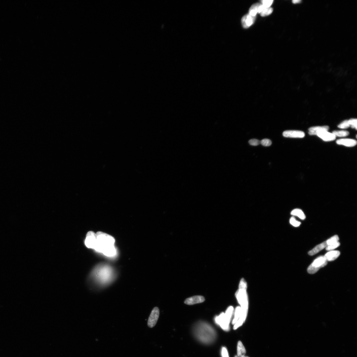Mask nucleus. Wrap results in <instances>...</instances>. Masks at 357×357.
<instances>
[{
	"label": "nucleus",
	"mask_w": 357,
	"mask_h": 357,
	"mask_svg": "<svg viewBox=\"0 0 357 357\" xmlns=\"http://www.w3.org/2000/svg\"><path fill=\"white\" fill-rule=\"evenodd\" d=\"M115 242L114 238L111 236L103 232H97L94 249L106 256L114 257L117 252Z\"/></svg>",
	"instance_id": "1"
},
{
	"label": "nucleus",
	"mask_w": 357,
	"mask_h": 357,
	"mask_svg": "<svg viewBox=\"0 0 357 357\" xmlns=\"http://www.w3.org/2000/svg\"><path fill=\"white\" fill-rule=\"evenodd\" d=\"M247 283L243 279L240 281L239 285V289L235 294L239 304L240 305L241 315L237 321V323L242 325L244 323L247 317L248 310L249 302L247 293Z\"/></svg>",
	"instance_id": "2"
},
{
	"label": "nucleus",
	"mask_w": 357,
	"mask_h": 357,
	"mask_svg": "<svg viewBox=\"0 0 357 357\" xmlns=\"http://www.w3.org/2000/svg\"><path fill=\"white\" fill-rule=\"evenodd\" d=\"M196 336L200 341L206 344H211L214 341L216 337L215 331L208 325H200L195 330Z\"/></svg>",
	"instance_id": "3"
},
{
	"label": "nucleus",
	"mask_w": 357,
	"mask_h": 357,
	"mask_svg": "<svg viewBox=\"0 0 357 357\" xmlns=\"http://www.w3.org/2000/svg\"><path fill=\"white\" fill-rule=\"evenodd\" d=\"M234 308L233 307H229L226 311V313H222L216 319V321L221 327L223 330L228 331L230 329L229 324L234 313Z\"/></svg>",
	"instance_id": "4"
},
{
	"label": "nucleus",
	"mask_w": 357,
	"mask_h": 357,
	"mask_svg": "<svg viewBox=\"0 0 357 357\" xmlns=\"http://www.w3.org/2000/svg\"><path fill=\"white\" fill-rule=\"evenodd\" d=\"M327 261L324 256H320L315 259L308 267L307 271L309 273L314 274L316 273L321 268L326 266Z\"/></svg>",
	"instance_id": "5"
},
{
	"label": "nucleus",
	"mask_w": 357,
	"mask_h": 357,
	"mask_svg": "<svg viewBox=\"0 0 357 357\" xmlns=\"http://www.w3.org/2000/svg\"><path fill=\"white\" fill-rule=\"evenodd\" d=\"M159 310L157 307H155L153 309L149 318L148 325L151 328L154 327L157 322L159 316Z\"/></svg>",
	"instance_id": "6"
},
{
	"label": "nucleus",
	"mask_w": 357,
	"mask_h": 357,
	"mask_svg": "<svg viewBox=\"0 0 357 357\" xmlns=\"http://www.w3.org/2000/svg\"><path fill=\"white\" fill-rule=\"evenodd\" d=\"M96 240V234L92 231L88 232L87 233L85 241V244L86 246L88 248L94 249Z\"/></svg>",
	"instance_id": "7"
},
{
	"label": "nucleus",
	"mask_w": 357,
	"mask_h": 357,
	"mask_svg": "<svg viewBox=\"0 0 357 357\" xmlns=\"http://www.w3.org/2000/svg\"><path fill=\"white\" fill-rule=\"evenodd\" d=\"M283 135L286 138H303L305 134L304 132L299 130H286L283 133Z\"/></svg>",
	"instance_id": "8"
},
{
	"label": "nucleus",
	"mask_w": 357,
	"mask_h": 357,
	"mask_svg": "<svg viewBox=\"0 0 357 357\" xmlns=\"http://www.w3.org/2000/svg\"><path fill=\"white\" fill-rule=\"evenodd\" d=\"M205 298L203 296H194L186 299L184 301V303L187 305H192L203 302H205Z\"/></svg>",
	"instance_id": "9"
},
{
	"label": "nucleus",
	"mask_w": 357,
	"mask_h": 357,
	"mask_svg": "<svg viewBox=\"0 0 357 357\" xmlns=\"http://www.w3.org/2000/svg\"><path fill=\"white\" fill-rule=\"evenodd\" d=\"M256 17L253 16L249 14L245 15L241 19V23L245 28L250 27L254 23Z\"/></svg>",
	"instance_id": "10"
},
{
	"label": "nucleus",
	"mask_w": 357,
	"mask_h": 357,
	"mask_svg": "<svg viewBox=\"0 0 357 357\" xmlns=\"http://www.w3.org/2000/svg\"><path fill=\"white\" fill-rule=\"evenodd\" d=\"M324 141L329 142L334 141L336 138V136L332 133H331L326 131H321L317 135Z\"/></svg>",
	"instance_id": "11"
},
{
	"label": "nucleus",
	"mask_w": 357,
	"mask_h": 357,
	"mask_svg": "<svg viewBox=\"0 0 357 357\" xmlns=\"http://www.w3.org/2000/svg\"><path fill=\"white\" fill-rule=\"evenodd\" d=\"M329 129V126L327 125L311 127L308 129V133L311 135H317L318 133L321 131H328Z\"/></svg>",
	"instance_id": "12"
},
{
	"label": "nucleus",
	"mask_w": 357,
	"mask_h": 357,
	"mask_svg": "<svg viewBox=\"0 0 357 357\" xmlns=\"http://www.w3.org/2000/svg\"><path fill=\"white\" fill-rule=\"evenodd\" d=\"M336 143L338 145H343L347 147H353L357 144L356 140L351 139H341L338 140L336 141Z\"/></svg>",
	"instance_id": "13"
},
{
	"label": "nucleus",
	"mask_w": 357,
	"mask_h": 357,
	"mask_svg": "<svg viewBox=\"0 0 357 357\" xmlns=\"http://www.w3.org/2000/svg\"><path fill=\"white\" fill-rule=\"evenodd\" d=\"M340 254L338 251H332L327 253L324 256L327 261H332L337 259Z\"/></svg>",
	"instance_id": "14"
},
{
	"label": "nucleus",
	"mask_w": 357,
	"mask_h": 357,
	"mask_svg": "<svg viewBox=\"0 0 357 357\" xmlns=\"http://www.w3.org/2000/svg\"><path fill=\"white\" fill-rule=\"evenodd\" d=\"M327 246V245L326 243V241H324L323 243L317 245L313 249L309 251L308 254L310 256L314 255L319 252L320 251L323 250V249L326 247Z\"/></svg>",
	"instance_id": "15"
},
{
	"label": "nucleus",
	"mask_w": 357,
	"mask_h": 357,
	"mask_svg": "<svg viewBox=\"0 0 357 357\" xmlns=\"http://www.w3.org/2000/svg\"><path fill=\"white\" fill-rule=\"evenodd\" d=\"M260 4L259 3H256L252 6L249 9V14L253 16L256 17V15L259 12Z\"/></svg>",
	"instance_id": "16"
},
{
	"label": "nucleus",
	"mask_w": 357,
	"mask_h": 357,
	"mask_svg": "<svg viewBox=\"0 0 357 357\" xmlns=\"http://www.w3.org/2000/svg\"><path fill=\"white\" fill-rule=\"evenodd\" d=\"M246 351L243 343L240 341H239L237 346V354L239 357H242L244 356Z\"/></svg>",
	"instance_id": "17"
},
{
	"label": "nucleus",
	"mask_w": 357,
	"mask_h": 357,
	"mask_svg": "<svg viewBox=\"0 0 357 357\" xmlns=\"http://www.w3.org/2000/svg\"><path fill=\"white\" fill-rule=\"evenodd\" d=\"M234 312V316L232 321V324L233 325H235L237 322L241 317V311L240 307H237L236 308Z\"/></svg>",
	"instance_id": "18"
},
{
	"label": "nucleus",
	"mask_w": 357,
	"mask_h": 357,
	"mask_svg": "<svg viewBox=\"0 0 357 357\" xmlns=\"http://www.w3.org/2000/svg\"><path fill=\"white\" fill-rule=\"evenodd\" d=\"M291 214L293 215L297 216L298 217L302 220L305 219L306 217L304 212L300 209H296L293 210L291 212Z\"/></svg>",
	"instance_id": "19"
},
{
	"label": "nucleus",
	"mask_w": 357,
	"mask_h": 357,
	"mask_svg": "<svg viewBox=\"0 0 357 357\" xmlns=\"http://www.w3.org/2000/svg\"><path fill=\"white\" fill-rule=\"evenodd\" d=\"M273 9L270 7L266 8L262 5V8L259 14L262 17L266 16L271 14L273 12Z\"/></svg>",
	"instance_id": "20"
},
{
	"label": "nucleus",
	"mask_w": 357,
	"mask_h": 357,
	"mask_svg": "<svg viewBox=\"0 0 357 357\" xmlns=\"http://www.w3.org/2000/svg\"><path fill=\"white\" fill-rule=\"evenodd\" d=\"M332 133L336 137L337 136L341 137H347L349 134V132L346 130H335Z\"/></svg>",
	"instance_id": "21"
},
{
	"label": "nucleus",
	"mask_w": 357,
	"mask_h": 357,
	"mask_svg": "<svg viewBox=\"0 0 357 357\" xmlns=\"http://www.w3.org/2000/svg\"><path fill=\"white\" fill-rule=\"evenodd\" d=\"M339 240V238L337 235H335L334 236L331 237L329 239H328L326 241V243L327 245H330L331 244L335 243L336 242L338 241Z\"/></svg>",
	"instance_id": "22"
},
{
	"label": "nucleus",
	"mask_w": 357,
	"mask_h": 357,
	"mask_svg": "<svg viewBox=\"0 0 357 357\" xmlns=\"http://www.w3.org/2000/svg\"><path fill=\"white\" fill-rule=\"evenodd\" d=\"M350 127L348 120H346L341 122L338 126L339 128L342 129H346L349 128Z\"/></svg>",
	"instance_id": "23"
},
{
	"label": "nucleus",
	"mask_w": 357,
	"mask_h": 357,
	"mask_svg": "<svg viewBox=\"0 0 357 357\" xmlns=\"http://www.w3.org/2000/svg\"><path fill=\"white\" fill-rule=\"evenodd\" d=\"M348 122L350 126L352 128L357 129V119L352 118L348 120Z\"/></svg>",
	"instance_id": "24"
},
{
	"label": "nucleus",
	"mask_w": 357,
	"mask_h": 357,
	"mask_svg": "<svg viewBox=\"0 0 357 357\" xmlns=\"http://www.w3.org/2000/svg\"><path fill=\"white\" fill-rule=\"evenodd\" d=\"M340 243L339 241L336 242L335 243L331 244L330 245L327 246L326 248V250L327 251L332 250L339 247L340 246Z\"/></svg>",
	"instance_id": "25"
},
{
	"label": "nucleus",
	"mask_w": 357,
	"mask_h": 357,
	"mask_svg": "<svg viewBox=\"0 0 357 357\" xmlns=\"http://www.w3.org/2000/svg\"><path fill=\"white\" fill-rule=\"evenodd\" d=\"M290 223L293 226L295 227H299L301 224V223L296 220L294 217H292L290 220Z\"/></svg>",
	"instance_id": "26"
},
{
	"label": "nucleus",
	"mask_w": 357,
	"mask_h": 357,
	"mask_svg": "<svg viewBox=\"0 0 357 357\" xmlns=\"http://www.w3.org/2000/svg\"><path fill=\"white\" fill-rule=\"evenodd\" d=\"M261 1L262 5L264 7L268 8L270 7V6L272 4L273 1V0H263Z\"/></svg>",
	"instance_id": "27"
},
{
	"label": "nucleus",
	"mask_w": 357,
	"mask_h": 357,
	"mask_svg": "<svg viewBox=\"0 0 357 357\" xmlns=\"http://www.w3.org/2000/svg\"><path fill=\"white\" fill-rule=\"evenodd\" d=\"M260 144L264 146H268L272 145V142L269 139H264L261 140Z\"/></svg>",
	"instance_id": "28"
},
{
	"label": "nucleus",
	"mask_w": 357,
	"mask_h": 357,
	"mask_svg": "<svg viewBox=\"0 0 357 357\" xmlns=\"http://www.w3.org/2000/svg\"><path fill=\"white\" fill-rule=\"evenodd\" d=\"M249 144L253 146H257L260 144V141L256 139H251L249 141Z\"/></svg>",
	"instance_id": "29"
},
{
	"label": "nucleus",
	"mask_w": 357,
	"mask_h": 357,
	"mask_svg": "<svg viewBox=\"0 0 357 357\" xmlns=\"http://www.w3.org/2000/svg\"><path fill=\"white\" fill-rule=\"evenodd\" d=\"M221 355L222 357H229L228 350L225 347H223L222 348Z\"/></svg>",
	"instance_id": "30"
},
{
	"label": "nucleus",
	"mask_w": 357,
	"mask_h": 357,
	"mask_svg": "<svg viewBox=\"0 0 357 357\" xmlns=\"http://www.w3.org/2000/svg\"><path fill=\"white\" fill-rule=\"evenodd\" d=\"M301 2V1H300V0H293L292 1V2L294 4H298V3H300Z\"/></svg>",
	"instance_id": "31"
},
{
	"label": "nucleus",
	"mask_w": 357,
	"mask_h": 357,
	"mask_svg": "<svg viewBox=\"0 0 357 357\" xmlns=\"http://www.w3.org/2000/svg\"><path fill=\"white\" fill-rule=\"evenodd\" d=\"M235 357H238V356H235Z\"/></svg>",
	"instance_id": "32"
},
{
	"label": "nucleus",
	"mask_w": 357,
	"mask_h": 357,
	"mask_svg": "<svg viewBox=\"0 0 357 357\" xmlns=\"http://www.w3.org/2000/svg\"><path fill=\"white\" fill-rule=\"evenodd\" d=\"M245 357L244 356H243V357Z\"/></svg>",
	"instance_id": "33"
}]
</instances>
